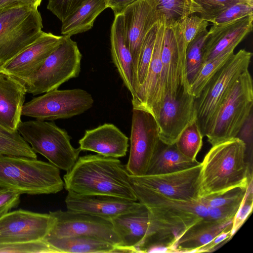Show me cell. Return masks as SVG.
<instances>
[{
  "mask_svg": "<svg viewBox=\"0 0 253 253\" xmlns=\"http://www.w3.org/2000/svg\"><path fill=\"white\" fill-rule=\"evenodd\" d=\"M131 183L137 201L148 209L151 222L150 234L138 248V253L169 252L186 231L207 219V207L200 201L173 198Z\"/></svg>",
  "mask_w": 253,
  "mask_h": 253,
  "instance_id": "cell-1",
  "label": "cell"
},
{
  "mask_svg": "<svg viewBox=\"0 0 253 253\" xmlns=\"http://www.w3.org/2000/svg\"><path fill=\"white\" fill-rule=\"evenodd\" d=\"M64 187L82 195H104L137 201L126 167L116 158L99 154L78 158L63 176Z\"/></svg>",
  "mask_w": 253,
  "mask_h": 253,
  "instance_id": "cell-2",
  "label": "cell"
},
{
  "mask_svg": "<svg viewBox=\"0 0 253 253\" xmlns=\"http://www.w3.org/2000/svg\"><path fill=\"white\" fill-rule=\"evenodd\" d=\"M246 146L236 137L212 146L201 163L200 198L236 188H247L250 176Z\"/></svg>",
  "mask_w": 253,
  "mask_h": 253,
  "instance_id": "cell-3",
  "label": "cell"
},
{
  "mask_svg": "<svg viewBox=\"0 0 253 253\" xmlns=\"http://www.w3.org/2000/svg\"><path fill=\"white\" fill-rule=\"evenodd\" d=\"M64 187L59 169L37 158L0 155V187L31 195L55 194Z\"/></svg>",
  "mask_w": 253,
  "mask_h": 253,
  "instance_id": "cell-4",
  "label": "cell"
},
{
  "mask_svg": "<svg viewBox=\"0 0 253 253\" xmlns=\"http://www.w3.org/2000/svg\"><path fill=\"white\" fill-rule=\"evenodd\" d=\"M253 105V84L248 69L234 83L213 118L206 136L212 146L237 137Z\"/></svg>",
  "mask_w": 253,
  "mask_h": 253,
  "instance_id": "cell-5",
  "label": "cell"
},
{
  "mask_svg": "<svg viewBox=\"0 0 253 253\" xmlns=\"http://www.w3.org/2000/svg\"><path fill=\"white\" fill-rule=\"evenodd\" d=\"M17 131L35 153L59 169L69 171L78 159L81 150L72 145L67 132L54 122L37 119L21 121Z\"/></svg>",
  "mask_w": 253,
  "mask_h": 253,
  "instance_id": "cell-6",
  "label": "cell"
},
{
  "mask_svg": "<svg viewBox=\"0 0 253 253\" xmlns=\"http://www.w3.org/2000/svg\"><path fill=\"white\" fill-rule=\"evenodd\" d=\"M252 55L245 49L234 53L195 98L196 121L203 137L207 134L219 107L234 83L249 69Z\"/></svg>",
  "mask_w": 253,
  "mask_h": 253,
  "instance_id": "cell-7",
  "label": "cell"
},
{
  "mask_svg": "<svg viewBox=\"0 0 253 253\" xmlns=\"http://www.w3.org/2000/svg\"><path fill=\"white\" fill-rule=\"evenodd\" d=\"M38 8L15 7L0 10V65L33 43L43 32Z\"/></svg>",
  "mask_w": 253,
  "mask_h": 253,
  "instance_id": "cell-8",
  "label": "cell"
},
{
  "mask_svg": "<svg viewBox=\"0 0 253 253\" xmlns=\"http://www.w3.org/2000/svg\"><path fill=\"white\" fill-rule=\"evenodd\" d=\"M82 57L77 43L71 37L63 36L60 43L26 85L27 93L34 96L45 93L77 77L81 71Z\"/></svg>",
  "mask_w": 253,
  "mask_h": 253,
  "instance_id": "cell-9",
  "label": "cell"
},
{
  "mask_svg": "<svg viewBox=\"0 0 253 253\" xmlns=\"http://www.w3.org/2000/svg\"><path fill=\"white\" fill-rule=\"evenodd\" d=\"M93 103L91 95L84 89H55L24 104L22 116L43 121L68 119L85 112Z\"/></svg>",
  "mask_w": 253,
  "mask_h": 253,
  "instance_id": "cell-10",
  "label": "cell"
},
{
  "mask_svg": "<svg viewBox=\"0 0 253 253\" xmlns=\"http://www.w3.org/2000/svg\"><path fill=\"white\" fill-rule=\"evenodd\" d=\"M130 142L126 169L132 175H145L161 142L156 120L149 112L133 108Z\"/></svg>",
  "mask_w": 253,
  "mask_h": 253,
  "instance_id": "cell-11",
  "label": "cell"
},
{
  "mask_svg": "<svg viewBox=\"0 0 253 253\" xmlns=\"http://www.w3.org/2000/svg\"><path fill=\"white\" fill-rule=\"evenodd\" d=\"M49 213L53 218V222L43 239L85 236L100 239L116 246L120 244L111 220L69 210Z\"/></svg>",
  "mask_w": 253,
  "mask_h": 253,
  "instance_id": "cell-12",
  "label": "cell"
},
{
  "mask_svg": "<svg viewBox=\"0 0 253 253\" xmlns=\"http://www.w3.org/2000/svg\"><path fill=\"white\" fill-rule=\"evenodd\" d=\"M186 48L177 23L172 26H166L161 50L164 98L166 96L175 98L182 88L190 92L186 65Z\"/></svg>",
  "mask_w": 253,
  "mask_h": 253,
  "instance_id": "cell-13",
  "label": "cell"
},
{
  "mask_svg": "<svg viewBox=\"0 0 253 253\" xmlns=\"http://www.w3.org/2000/svg\"><path fill=\"white\" fill-rule=\"evenodd\" d=\"M201 164L171 173L134 176L131 182L154 190L169 197L199 201Z\"/></svg>",
  "mask_w": 253,
  "mask_h": 253,
  "instance_id": "cell-14",
  "label": "cell"
},
{
  "mask_svg": "<svg viewBox=\"0 0 253 253\" xmlns=\"http://www.w3.org/2000/svg\"><path fill=\"white\" fill-rule=\"evenodd\" d=\"M196 120L195 97L184 88L175 98L166 96L156 120L160 141L175 144L182 131Z\"/></svg>",
  "mask_w": 253,
  "mask_h": 253,
  "instance_id": "cell-15",
  "label": "cell"
},
{
  "mask_svg": "<svg viewBox=\"0 0 253 253\" xmlns=\"http://www.w3.org/2000/svg\"><path fill=\"white\" fill-rule=\"evenodd\" d=\"M53 222L49 213L22 209L0 216V244L42 240Z\"/></svg>",
  "mask_w": 253,
  "mask_h": 253,
  "instance_id": "cell-16",
  "label": "cell"
},
{
  "mask_svg": "<svg viewBox=\"0 0 253 253\" xmlns=\"http://www.w3.org/2000/svg\"><path fill=\"white\" fill-rule=\"evenodd\" d=\"M164 19H160L152 56L143 84L131 100L133 108L150 113L156 120L164 100L162 82L161 50L166 29Z\"/></svg>",
  "mask_w": 253,
  "mask_h": 253,
  "instance_id": "cell-17",
  "label": "cell"
},
{
  "mask_svg": "<svg viewBox=\"0 0 253 253\" xmlns=\"http://www.w3.org/2000/svg\"><path fill=\"white\" fill-rule=\"evenodd\" d=\"M63 36L43 32L33 43L0 65V71L9 74L27 85L45 59L62 41Z\"/></svg>",
  "mask_w": 253,
  "mask_h": 253,
  "instance_id": "cell-18",
  "label": "cell"
},
{
  "mask_svg": "<svg viewBox=\"0 0 253 253\" xmlns=\"http://www.w3.org/2000/svg\"><path fill=\"white\" fill-rule=\"evenodd\" d=\"M122 14L126 41L133 60L134 81L143 41L149 30L159 21L160 17L156 0H137L126 7Z\"/></svg>",
  "mask_w": 253,
  "mask_h": 253,
  "instance_id": "cell-19",
  "label": "cell"
},
{
  "mask_svg": "<svg viewBox=\"0 0 253 253\" xmlns=\"http://www.w3.org/2000/svg\"><path fill=\"white\" fill-rule=\"evenodd\" d=\"M68 192L65 201L68 210L85 212L109 220L136 211L143 206L139 202L116 197L82 195Z\"/></svg>",
  "mask_w": 253,
  "mask_h": 253,
  "instance_id": "cell-20",
  "label": "cell"
},
{
  "mask_svg": "<svg viewBox=\"0 0 253 253\" xmlns=\"http://www.w3.org/2000/svg\"><path fill=\"white\" fill-rule=\"evenodd\" d=\"M253 15L220 25L209 31L204 47L203 63L234 49L253 29Z\"/></svg>",
  "mask_w": 253,
  "mask_h": 253,
  "instance_id": "cell-21",
  "label": "cell"
},
{
  "mask_svg": "<svg viewBox=\"0 0 253 253\" xmlns=\"http://www.w3.org/2000/svg\"><path fill=\"white\" fill-rule=\"evenodd\" d=\"M26 93L22 81L0 71V126L11 132L17 130Z\"/></svg>",
  "mask_w": 253,
  "mask_h": 253,
  "instance_id": "cell-22",
  "label": "cell"
},
{
  "mask_svg": "<svg viewBox=\"0 0 253 253\" xmlns=\"http://www.w3.org/2000/svg\"><path fill=\"white\" fill-rule=\"evenodd\" d=\"M79 143L81 151L116 158L125 156L129 146L128 138L112 124L86 130Z\"/></svg>",
  "mask_w": 253,
  "mask_h": 253,
  "instance_id": "cell-23",
  "label": "cell"
},
{
  "mask_svg": "<svg viewBox=\"0 0 253 253\" xmlns=\"http://www.w3.org/2000/svg\"><path fill=\"white\" fill-rule=\"evenodd\" d=\"M117 235L118 246L130 249L138 253V248L147 238L151 232V222L147 208L120 215L111 220Z\"/></svg>",
  "mask_w": 253,
  "mask_h": 253,
  "instance_id": "cell-24",
  "label": "cell"
},
{
  "mask_svg": "<svg viewBox=\"0 0 253 253\" xmlns=\"http://www.w3.org/2000/svg\"><path fill=\"white\" fill-rule=\"evenodd\" d=\"M110 41L113 62L124 85L130 92L132 99L135 96L133 88L134 67L126 41L122 14L115 16L111 29Z\"/></svg>",
  "mask_w": 253,
  "mask_h": 253,
  "instance_id": "cell-25",
  "label": "cell"
},
{
  "mask_svg": "<svg viewBox=\"0 0 253 253\" xmlns=\"http://www.w3.org/2000/svg\"><path fill=\"white\" fill-rule=\"evenodd\" d=\"M233 219H204L186 231L169 249V253H196L222 231L232 225Z\"/></svg>",
  "mask_w": 253,
  "mask_h": 253,
  "instance_id": "cell-26",
  "label": "cell"
},
{
  "mask_svg": "<svg viewBox=\"0 0 253 253\" xmlns=\"http://www.w3.org/2000/svg\"><path fill=\"white\" fill-rule=\"evenodd\" d=\"M200 164L201 163L196 159H190L180 153L175 144L167 145L161 141L146 174L171 173L187 169Z\"/></svg>",
  "mask_w": 253,
  "mask_h": 253,
  "instance_id": "cell-27",
  "label": "cell"
},
{
  "mask_svg": "<svg viewBox=\"0 0 253 253\" xmlns=\"http://www.w3.org/2000/svg\"><path fill=\"white\" fill-rule=\"evenodd\" d=\"M107 8L106 0H87L62 21L61 33L71 37L91 29L97 17Z\"/></svg>",
  "mask_w": 253,
  "mask_h": 253,
  "instance_id": "cell-28",
  "label": "cell"
},
{
  "mask_svg": "<svg viewBox=\"0 0 253 253\" xmlns=\"http://www.w3.org/2000/svg\"><path fill=\"white\" fill-rule=\"evenodd\" d=\"M44 241L58 253H113L116 247L103 240L85 236L46 238Z\"/></svg>",
  "mask_w": 253,
  "mask_h": 253,
  "instance_id": "cell-29",
  "label": "cell"
},
{
  "mask_svg": "<svg viewBox=\"0 0 253 253\" xmlns=\"http://www.w3.org/2000/svg\"><path fill=\"white\" fill-rule=\"evenodd\" d=\"M160 18L167 26H173L195 13H203L202 7L193 0H156Z\"/></svg>",
  "mask_w": 253,
  "mask_h": 253,
  "instance_id": "cell-30",
  "label": "cell"
},
{
  "mask_svg": "<svg viewBox=\"0 0 253 253\" xmlns=\"http://www.w3.org/2000/svg\"><path fill=\"white\" fill-rule=\"evenodd\" d=\"M234 49L228 50L216 57L203 63L190 84V93L198 97L207 83L234 54Z\"/></svg>",
  "mask_w": 253,
  "mask_h": 253,
  "instance_id": "cell-31",
  "label": "cell"
},
{
  "mask_svg": "<svg viewBox=\"0 0 253 253\" xmlns=\"http://www.w3.org/2000/svg\"><path fill=\"white\" fill-rule=\"evenodd\" d=\"M0 155L37 158L36 153L18 131H8L0 126Z\"/></svg>",
  "mask_w": 253,
  "mask_h": 253,
  "instance_id": "cell-32",
  "label": "cell"
},
{
  "mask_svg": "<svg viewBox=\"0 0 253 253\" xmlns=\"http://www.w3.org/2000/svg\"><path fill=\"white\" fill-rule=\"evenodd\" d=\"M158 23L159 22L149 30L142 43L136 65L134 81L133 88L135 95L136 91L143 84L147 74L156 41Z\"/></svg>",
  "mask_w": 253,
  "mask_h": 253,
  "instance_id": "cell-33",
  "label": "cell"
},
{
  "mask_svg": "<svg viewBox=\"0 0 253 253\" xmlns=\"http://www.w3.org/2000/svg\"><path fill=\"white\" fill-rule=\"evenodd\" d=\"M203 136L196 122L194 120L182 131L175 144L183 155L196 160L203 145Z\"/></svg>",
  "mask_w": 253,
  "mask_h": 253,
  "instance_id": "cell-34",
  "label": "cell"
},
{
  "mask_svg": "<svg viewBox=\"0 0 253 253\" xmlns=\"http://www.w3.org/2000/svg\"><path fill=\"white\" fill-rule=\"evenodd\" d=\"M209 34L207 29L201 32L188 44L186 48V71L190 84L203 63L204 47Z\"/></svg>",
  "mask_w": 253,
  "mask_h": 253,
  "instance_id": "cell-35",
  "label": "cell"
},
{
  "mask_svg": "<svg viewBox=\"0 0 253 253\" xmlns=\"http://www.w3.org/2000/svg\"><path fill=\"white\" fill-rule=\"evenodd\" d=\"M0 253H53L58 252L42 240L0 244Z\"/></svg>",
  "mask_w": 253,
  "mask_h": 253,
  "instance_id": "cell-36",
  "label": "cell"
},
{
  "mask_svg": "<svg viewBox=\"0 0 253 253\" xmlns=\"http://www.w3.org/2000/svg\"><path fill=\"white\" fill-rule=\"evenodd\" d=\"M187 45L201 32L207 30L209 22L197 15H189L177 23Z\"/></svg>",
  "mask_w": 253,
  "mask_h": 253,
  "instance_id": "cell-37",
  "label": "cell"
},
{
  "mask_svg": "<svg viewBox=\"0 0 253 253\" xmlns=\"http://www.w3.org/2000/svg\"><path fill=\"white\" fill-rule=\"evenodd\" d=\"M253 15V5L243 2L236 3L209 21L214 25H220Z\"/></svg>",
  "mask_w": 253,
  "mask_h": 253,
  "instance_id": "cell-38",
  "label": "cell"
},
{
  "mask_svg": "<svg viewBox=\"0 0 253 253\" xmlns=\"http://www.w3.org/2000/svg\"><path fill=\"white\" fill-rule=\"evenodd\" d=\"M247 188H236L223 193L201 198L200 202L208 207L232 204L243 200Z\"/></svg>",
  "mask_w": 253,
  "mask_h": 253,
  "instance_id": "cell-39",
  "label": "cell"
},
{
  "mask_svg": "<svg viewBox=\"0 0 253 253\" xmlns=\"http://www.w3.org/2000/svg\"><path fill=\"white\" fill-rule=\"evenodd\" d=\"M253 207V178L249 183L245 197L232 223L233 236L240 229L252 211Z\"/></svg>",
  "mask_w": 253,
  "mask_h": 253,
  "instance_id": "cell-40",
  "label": "cell"
},
{
  "mask_svg": "<svg viewBox=\"0 0 253 253\" xmlns=\"http://www.w3.org/2000/svg\"><path fill=\"white\" fill-rule=\"evenodd\" d=\"M203 10L201 17L209 22L227 7L239 2L236 0H193Z\"/></svg>",
  "mask_w": 253,
  "mask_h": 253,
  "instance_id": "cell-41",
  "label": "cell"
},
{
  "mask_svg": "<svg viewBox=\"0 0 253 253\" xmlns=\"http://www.w3.org/2000/svg\"><path fill=\"white\" fill-rule=\"evenodd\" d=\"M87 0H48L47 8L62 22Z\"/></svg>",
  "mask_w": 253,
  "mask_h": 253,
  "instance_id": "cell-42",
  "label": "cell"
},
{
  "mask_svg": "<svg viewBox=\"0 0 253 253\" xmlns=\"http://www.w3.org/2000/svg\"><path fill=\"white\" fill-rule=\"evenodd\" d=\"M242 201L222 206L208 207L207 219L218 221L234 219Z\"/></svg>",
  "mask_w": 253,
  "mask_h": 253,
  "instance_id": "cell-43",
  "label": "cell"
},
{
  "mask_svg": "<svg viewBox=\"0 0 253 253\" xmlns=\"http://www.w3.org/2000/svg\"><path fill=\"white\" fill-rule=\"evenodd\" d=\"M21 195L16 190L0 187V216L19 206Z\"/></svg>",
  "mask_w": 253,
  "mask_h": 253,
  "instance_id": "cell-44",
  "label": "cell"
},
{
  "mask_svg": "<svg viewBox=\"0 0 253 253\" xmlns=\"http://www.w3.org/2000/svg\"><path fill=\"white\" fill-rule=\"evenodd\" d=\"M232 225L226 228L211 242L198 249L196 253L211 252L221 247L233 236L232 234Z\"/></svg>",
  "mask_w": 253,
  "mask_h": 253,
  "instance_id": "cell-45",
  "label": "cell"
},
{
  "mask_svg": "<svg viewBox=\"0 0 253 253\" xmlns=\"http://www.w3.org/2000/svg\"><path fill=\"white\" fill-rule=\"evenodd\" d=\"M42 0H0V10L15 7L38 8Z\"/></svg>",
  "mask_w": 253,
  "mask_h": 253,
  "instance_id": "cell-46",
  "label": "cell"
},
{
  "mask_svg": "<svg viewBox=\"0 0 253 253\" xmlns=\"http://www.w3.org/2000/svg\"><path fill=\"white\" fill-rule=\"evenodd\" d=\"M137 0H106L107 8H110L114 15L122 14L128 5Z\"/></svg>",
  "mask_w": 253,
  "mask_h": 253,
  "instance_id": "cell-47",
  "label": "cell"
},
{
  "mask_svg": "<svg viewBox=\"0 0 253 253\" xmlns=\"http://www.w3.org/2000/svg\"><path fill=\"white\" fill-rule=\"evenodd\" d=\"M240 2L246 3L253 5V0H236Z\"/></svg>",
  "mask_w": 253,
  "mask_h": 253,
  "instance_id": "cell-48",
  "label": "cell"
}]
</instances>
